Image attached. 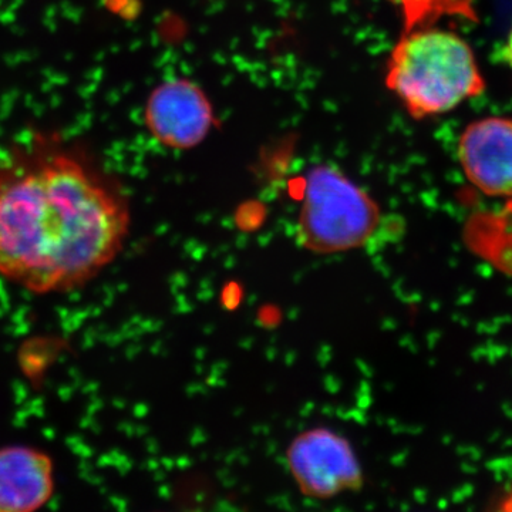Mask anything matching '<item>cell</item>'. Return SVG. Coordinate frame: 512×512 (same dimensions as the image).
<instances>
[{
  "mask_svg": "<svg viewBox=\"0 0 512 512\" xmlns=\"http://www.w3.org/2000/svg\"><path fill=\"white\" fill-rule=\"evenodd\" d=\"M123 195L64 151L0 170V278L35 295L76 291L123 252Z\"/></svg>",
  "mask_w": 512,
  "mask_h": 512,
  "instance_id": "6da1fadb",
  "label": "cell"
},
{
  "mask_svg": "<svg viewBox=\"0 0 512 512\" xmlns=\"http://www.w3.org/2000/svg\"><path fill=\"white\" fill-rule=\"evenodd\" d=\"M386 86L409 116L424 120L476 99L487 84L468 42L430 25L403 32L387 62Z\"/></svg>",
  "mask_w": 512,
  "mask_h": 512,
  "instance_id": "7a4b0ae2",
  "label": "cell"
},
{
  "mask_svg": "<svg viewBox=\"0 0 512 512\" xmlns=\"http://www.w3.org/2000/svg\"><path fill=\"white\" fill-rule=\"evenodd\" d=\"M379 202L333 165L312 167L303 180L296 244L313 255L365 248L382 225Z\"/></svg>",
  "mask_w": 512,
  "mask_h": 512,
  "instance_id": "3957f363",
  "label": "cell"
},
{
  "mask_svg": "<svg viewBox=\"0 0 512 512\" xmlns=\"http://www.w3.org/2000/svg\"><path fill=\"white\" fill-rule=\"evenodd\" d=\"M286 467L299 493L311 500H332L365 485L362 463L345 436L328 427H313L293 437Z\"/></svg>",
  "mask_w": 512,
  "mask_h": 512,
  "instance_id": "277c9868",
  "label": "cell"
},
{
  "mask_svg": "<svg viewBox=\"0 0 512 512\" xmlns=\"http://www.w3.org/2000/svg\"><path fill=\"white\" fill-rule=\"evenodd\" d=\"M144 117L151 136L174 150L197 147L217 123L208 97L185 79L168 80L154 89Z\"/></svg>",
  "mask_w": 512,
  "mask_h": 512,
  "instance_id": "5b68a950",
  "label": "cell"
},
{
  "mask_svg": "<svg viewBox=\"0 0 512 512\" xmlns=\"http://www.w3.org/2000/svg\"><path fill=\"white\" fill-rule=\"evenodd\" d=\"M458 163L473 187L490 198L512 200V119L490 116L464 128Z\"/></svg>",
  "mask_w": 512,
  "mask_h": 512,
  "instance_id": "8992f818",
  "label": "cell"
},
{
  "mask_svg": "<svg viewBox=\"0 0 512 512\" xmlns=\"http://www.w3.org/2000/svg\"><path fill=\"white\" fill-rule=\"evenodd\" d=\"M56 490L55 463L42 448L0 447V512H33Z\"/></svg>",
  "mask_w": 512,
  "mask_h": 512,
  "instance_id": "52a82bcc",
  "label": "cell"
},
{
  "mask_svg": "<svg viewBox=\"0 0 512 512\" xmlns=\"http://www.w3.org/2000/svg\"><path fill=\"white\" fill-rule=\"evenodd\" d=\"M403 13L404 32L434 22L447 16L477 22L476 0H392Z\"/></svg>",
  "mask_w": 512,
  "mask_h": 512,
  "instance_id": "ba28073f",
  "label": "cell"
},
{
  "mask_svg": "<svg viewBox=\"0 0 512 512\" xmlns=\"http://www.w3.org/2000/svg\"><path fill=\"white\" fill-rule=\"evenodd\" d=\"M501 55H503L504 63L510 67L512 72V25L510 32H508L507 39H505L503 52H501Z\"/></svg>",
  "mask_w": 512,
  "mask_h": 512,
  "instance_id": "9c48e42d",
  "label": "cell"
}]
</instances>
